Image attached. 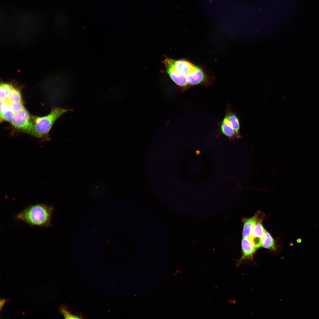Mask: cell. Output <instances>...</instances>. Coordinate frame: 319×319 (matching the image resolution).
Segmentation results:
<instances>
[{"instance_id":"1","label":"cell","mask_w":319,"mask_h":319,"mask_svg":"<svg viewBox=\"0 0 319 319\" xmlns=\"http://www.w3.org/2000/svg\"><path fill=\"white\" fill-rule=\"evenodd\" d=\"M53 208L43 204L31 205L15 216L17 220L25 222L31 226L49 227L52 226L51 219Z\"/></svg>"},{"instance_id":"2","label":"cell","mask_w":319,"mask_h":319,"mask_svg":"<svg viewBox=\"0 0 319 319\" xmlns=\"http://www.w3.org/2000/svg\"><path fill=\"white\" fill-rule=\"evenodd\" d=\"M162 62L166 72L171 80L183 89H186L188 88L187 75L197 66L186 60H176L167 57H165Z\"/></svg>"},{"instance_id":"3","label":"cell","mask_w":319,"mask_h":319,"mask_svg":"<svg viewBox=\"0 0 319 319\" xmlns=\"http://www.w3.org/2000/svg\"><path fill=\"white\" fill-rule=\"evenodd\" d=\"M67 110L63 108H56L45 116H32L36 133V137L40 138L47 135L55 121Z\"/></svg>"},{"instance_id":"4","label":"cell","mask_w":319,"mask_h":319,"mask_svg":"<svg viewBox=\"0 0 319 319\" xmlns=\"http://www.w3.org/2000/svg\"><path fill=\"white\" fill-rule=\"evenodd\" d=\"M10 122L17 129L36 137L32 117L25 108L20 112L15 113Z\"/></svg>"},{"instance_id":"5","label":"cell","mask_w":319,"mask_h":319,"mask_svg":"<svg viewBox=\"0 0 319 319\" xmlns=\"http://www.w3.org/2000/svg\"><path fill=\"white\" fill-rule=\"evenodd\" d=\"M242 255L237 261V265L239 266L243 261L249 260L253 261V256L256 249L253 246L249 238L243 237L241 240Z\"/></svg>"},{"instance_id":"6","label":"cell","mask_w":319,"mask_h":319,"mask_svg":"<svg viewBox=\"0 0 319 319\" xmlns=\"http://www.w3.org/2000/svg\"><path fill=\"white\" fill-rule=\"evenodd\" d=\"M258 216V214H256L252 217L243 219V227L242 232L243 237L250 238L254 226L259 221L262 220L259 219Z\"/></svg>"},{"instance_id":"7","label":"cell","mask_w":319,"mask_h":319,"mask_svg":"<svg viewBox=\"0 0 319 319\" xmlns=\"http://www.w3.org/2000/svg\"><path fill=\"white\" fill-rule=\"evenodd\" d=\"M220 129L222 134L229 138L236 137L235 132L231 126L226 114L222 122Z\"/></svg>"},{"instance_id":"8","label":"cell","mask_w":319,"mask_h":319,"mask_svg":"<svg viewBox=\"0 0 319 319\" xmlns=\"http://www.w3.org/2000/svg\"><path fill=\"white\" fill-rule=\"evenodd\" d=\"M262 247L270 250L274 251L276 250L274 240L271 235L265 230L264 235L262 240Z\"/></svg>"},{"instance_id":"9","label":"cell","mask_w":319,"mask_h":319,"mask_svg":"<svg viewBox=\"0 0 319 319\" xmlns=\"http://www.w3.org/2000/svg\"><path fill=\"white\" fill-rule=\"evenodd\" d=\"M226 114L231 126L235 132L236 137H240V124L238 118L235 113L231 111H227Z\"/></svg>"},{"instance_id":"10","label":"cell","mask_w":319,"mask_h":319,"mask_svg":"<svg viewBox=\"0 0 319 319\" xmlns=\"http://www.w3.org/2000/svg\"><path fill=\"white\" fill-rule=\"evenodd\" d=\"M262 220L259 221L252 229L250 238H256L263 240L265 230L262 224Z\"/></svg>"},{"instance_id":"11","label":"cell","mask_w":319,"mask_h":319,"mask_svg":"<svg viewBox=\"0 0 319 319\" xmlns=\"http://www.w3.org/2000/svg\"><path fill=\"white\" fill-rule=\"evenodd\" d=\"M21 100L20 92L13 87L7 94L6 101L11 103L21 102Z\"/></svg>"},{"instance_id":"12","label":"cell","mask_w":319,"mask_h":319,"mask_svg":"<svg viewBox=\"0 0 319 319\" xmlns=\"http://www.w3.org/2000/svg\"><path fill=\"white\" fill-rule=\"evenodd\" d=\"M13 87L9 84H1L0 87V101L6 100L7 94Z\"/></svg>"},{"instance_id":"13","label":"cell","mask_w":319,"mask_h":319,"mask_svg":"<svg viewBox=\"0 0 319 319\" xmlns=\"http://www.w3.org/2000/svg\"><path fill=\"white\" fill-rule=\"evenodd\" d=\"M15 113L10 109L0 113V119L1 121H10L14 117Z\"/></svg>"},{"instance_id":"14","label":"cell","mask_w":319,"mask_h":319,"mask_svg":"<svg viewBox=\"0 0 319 319\" xmlns=\"http://www.w3.org/2000/svg\"><path fill=\"white\" fill-rule=\"evenodd\" d=\"M10 109L15 113L20 112L24 108L22 102L17 103H11L10 104Z\"/></svg>"},{"instance_id":"15","label":"cell","mask_w":319,"mask_h":319,"mask_svg":"<svg viewBox=\"0 0 319 319\" xmlns=\"http://www.w3.org/2000/svg\"><path fill=\"white\" fill-rule=\"evenodd\" d=\"M64 307L61 308V310L65 318L69 319L81 318L80 316L71 314L68 311L66 310Z\"/></svg>"},{"instance_id":"16","label":"cell","mask_w":319,"mask_h":319,"mask_svg":"<svg viewBox=\"0 0 319 319\" xmlns=\"http://www.w3.org/2000/svg\"><path fill=\"white\" fill-rule=\"evenodd\" d=\"M7 301V300L5 299H2L0 300V310H1L2 307H3L4 303Z\"/></svg>"},{"instance_id":"17","label":"cell","mask_w":319,"mask_h":319,"mask_svg":"<svg viewBox=\"0 0 319 319\" xmlns=\"http://www.w3.org/2000/svg\"><path fill=\"white\" fill-rule=\"evenodd\" d=\"M297 242L298 243H300L302 242V239L301 238H299L297 239Z\"/></svg>"}]
</instances>
